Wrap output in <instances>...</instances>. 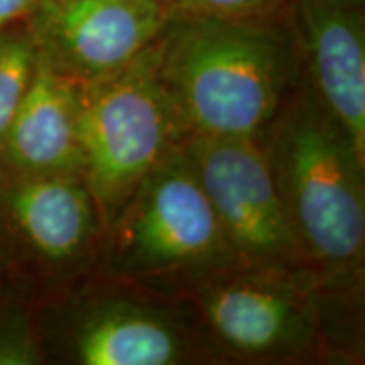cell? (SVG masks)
<instances>
[{"label": "cell", "instance_id": "obj_1", "mask_svg": "<svg viewBox=\"0 0 365 365\" xmlns=\"http://www.w3.org/2000/svg\"><path fill=\"white\" fill-rule=\"evenodd\" d=\"M304 262L359 294L365 257V159L301 78L257 137Z\"/></svg>", "mask_w": 365, "mask_h": 365}, {"label": "cell", "instance_id": "obj_2", "mask_svg": "<svg viewBox=\"0 0 365 365\" xmlns=\"http://www.w3.org/2000/svg\"><path fill=\"white\" fill-rule=\"evenodd\" d=\"M154 46L188 135L259 137L301 78L284 14L218 19L170 12Z\"/></svg>", "mask_w": 365, "mask_h": 365}, {"label": "cell", "instance_id": "obj_3", "mask_svg": "<svg viewBox=\"0 0 365 365\" xmlns=\"http://www.w3.org/2000/svg\"><path fill=\"white\" fill-rule=\"evenodd\" d=\"M234 264L220 222L188 159L176 148L103 228L97 274L175 296Z\"/></svg>", "mask_w": 365, "mask_h": 365}, {"label": "cell", "instance_id": "obj_4", "mask_svg": "<svg viewBox=\"0 0 365 365\" xmlns=\"http://www.w3.org/2000/svg\"><path fill=\"white\" fill-rule=\"evenodd\" d=\"M154 43L122 70L80 88L81 176L103 228L188 137L159 76Z\"/></svg>", "mask_w": 365, "mask_h": 365}, {"label": "cell", "instance_id": "obj_5", "mask_svg": "<svg viewBox=\"0 0 365 365\" xmlns=\"http://www.w3.org/2000/svg\"><path fill=\"white\" fill-rule=\"evenodd\" d=\"M333 293L308 267L234 264L175 296L220 355L281 362L322 346L325 303Z\"/></svg>", "mask_w": 365, "mask_h": 365}, {"label": "cell", "instance_id": "obj_6", "mask_svg": "<svg viewBox=\"0 0 365 365\" xmlns=\"http://www.w3.org/2000/svg\"><path fill=\"white\" fill-rule=\"evenodd\" d=\"M103 235L81 175L0 168V266L26 282L61 287L97 264Z\"/></svg>", "mask_w": 365, "mask_h": 365}, {"label": "cell", "instance_id": "obj_7", "mask_svg": "<svg viewBox=\"0 0 365 365\" xmlns=\"http://www.w3.org/2000/svg\"><path fill=\"white\" fill-rule=\"evenodd\" d=\"M76 299L65 328V352L80 365H181L222 355L185 301L97 274Z\"/></svg>", "mask_w": 365, "mask_h": 365}, {"label": "cell", "instance_id": "obj_8", "mask_svg": "<svg viewBox=\"0 0 365 365\" xmlns=\"http://www.w3.org/2000/svg\"><path fill=\"white\" fill-rule=\"evenodd\" d=\"M180 148L220 222L237 264L308 267L257 137L193 134Z\"/></svg>", "mask_w": 365, "mask_h": 365}, {"label": "cell", "instance_id": "obj_9", "mask_svg": "<svg viewBox=\"0 0 365 365\" xmlns=\"http://www.w3.org/2000/svg\"><path fill=\"white\" fill-rule=\"evenodd\" d=\"M168 17L164 0H46L26 24L46 65L83 86L129 65Z\"/></svg>", "mask_w": 365, "mask_h": 365}, {"label": "cell", "instance_id": "obj_10", "mask_svg": "<svg viewBox=\"0 0 365 365\" xmlns=\"http://www.w3.org/2000/svg\"><path fill=\"white\" fill-rule=\"evenodd\" d=\"M301 75L365 159V0H289Z\"/></svg>", "mask_w": 365, "mask_h": 365}, {"label": "cell", "instance_id": "obj_11", "mask_svg": "<svg viewBox=\"0 0 365 365\" xmlns=\"http://www.w3.org/2000/svg\"><path fill=\"white\" fill-rule=\"evenodd\" d=\"M80 85L38 68L0 153V168L24 175H81Z\"/></svg>", "mask_w": 365, "mask_h": 365}, {"label": "cell", "instance_id": "obj_12", "mask_svg": "<svg viewBox=\"0 0 365 365\" xmlns=\"http://www.w3.org/2000/svg\"><path fill=\"white\" fill-rule=\"evenodd\" d=\"M38 68V48L26 21L0 31V153Z\"/></svg>", "mask_w": 365, "mask_h": 365}, {"label": "cell", "instance_id": "obj_13", "mask_svg": "<svg viewBox=\"0 0 365 365\" xmlns=\"http://www.w3.org/2000/svg\"><path fill=\"white\" fill-rule=\"evenodd\" d=\"M46 360L44 339L19 301L0 303V365H38Z\"/></svg>", "mask_w": 365, "mask_h": 365}, {"label": "cell", "instance_id": "obj_14", "mask_svg": "<svg viewBox=\"0 0 365 365\" xmlns=\"http://www.w3.org/2000/svg\"><path fill=\"white\" fill-rule=\"evenodd\" d=\"M171 14L218 19H267L284 14L289 0H164Z\"/></svg>", "mask_w": 365, "mask_h": 365}, {"label": "cell", "instance_id": "obj_15", "mask_svg": "<svg viewBox=\"0 0 365 365\" xmlns=\"http://www.w3.org/2000/svg\"><path fill=\"white\" fill-rule=\"evenodd\" d=\"M46 0H0V31L29 19Z\"/></svg>", "mask_w": 365, "mask_h": 365}]
</instances>
